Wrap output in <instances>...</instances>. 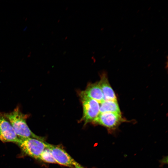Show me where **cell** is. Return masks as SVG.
<instances>
[{
	"instance_id": "cell-11",
	"label": "cell",
	"mask_w": 168,
	"mask_h": 168,
	"mask_svg": "<svg viewBox=\"0 0 168 168\" xmlns=\"http://www.w3.org/2000/svg\"><path fill=\"white\" fill-rule=\"evenodd\" d=\"M74 166L75 168H85L77 163L75 161L74 162Z\"/></svg>"
},
{
	"instance_id": "cell-5",
	"label": "cell",
	"mask_w": 168,
	"mask_h": 168,
	"mask_svg": "<svg viewBox=\"0 0 168 168\" xmlns=\"http://www.w3.org/2000/svg\"><path fill=\"white\" fill-rule=\"evenodd\" d=\"M47 147L50 150L57 164L71 168H74L75 161L61 147L48 143Z\"/></svg>"
},
{
	"instance_id": "cell-9",
	"label": "cell",
	"mask_w": 168,
	"mask_h": 168,
	"mask_svg": "<svg viewBox=\"0 0 168 168\" xmlns=\"http://www.w3.org/2000/svg\"><path fill=\"white\" fill-rule=\"evenodd\" d=\"M100 103V113L111 112L121 114L117 100H104Z\"/></svg>"
},
{
	"instance_id": "cell-3",
	"label": "cell",
	"mask_w": 168,
	"mask_h": 168,
	"mask_svg": "<svg viewBox=\"0 0 168 168\" xmlns=\"http://www.w3.org/2000/svg\"><path fill=\"white\" fill-rule=\"evenodd\" d=\"M80 95L83 107V115L81 120L85 124L93 123L100 113V103L86 97L81 92Z\"/></svg>"
},
{
	"instance_id": "cell-7",
	"label": "cell",
	"mask_w": 168,
	"mask_h": 168,
	"mask_svg": "<svg viewBox=\"0 0 168 168\" xmlns=\"http://www.w3.org/2000/svg\"><path fill=\"white\" fill-rule=\"evenodd\" d=\"M81 92L86 97L95 100L100 103L104 100V96L99 82L89 84L86 89Z\"/></svg>"
},
{
	"instance_id": "cell-8",
	"label": "cell",
	"mask_w": 168,
	"mask_h": 168,
	"mask_svg": "<svg viewBox=\"0 0 168 168\" xmlns=\"http://www.w3.org/2000/svg\"><path fill=\"white\" fill-rule=\"evenodd\" d=\"M99 82L104 96V100H117L115 94L110 86L105 73L101 75L100 79Z\"/></svg>"
},
{
	"instance_id": "cell-4",
	"label": "cell",
	"mask_w": 168,
	"mask_h": 168,
	"mask_svg": "<svg viewBox=\"0 0 168 168\" xmlns=\"http://www.w3.org/2000/svg\"><path fill=\"white\" fill-rule=\"evenodd\" d=\"M123 121L120 114L105 112L100 113L93 123L103 126L111 131L115 130Z\"/></svg>"
},
{
	"instance_id": "cell-6",
	"label": "cell",
	"mask_w": 168,
	"mask_h": 168,
	"mask_svg": "<svg viewBox=\"0 0 168 168\" xmlns=\"http://www.w3.org/2000/svg\"><path fill=\"white\" fill-rule=\"evenodd\" d=\"M18 139L9 121L2 113H0V140L3 142L16 143Z\"/></svg>"
},
{
	"instance_id": "cell-2",
	"label": "cell",
	"mask_w": 168,
	"mask_h": 168,
	"mask_svg": "<svg viewBox=\"0 0 168 168\" xmlns=\"http://www.w3.org/2000/svg\"><path fill=\"white\" fill-rule=\"evenodd\" d=\"M16 143L26 155L38 159L44 149L47 147L48 143L43 139L27 138H19Z\"/></svg>"
},
{
	"instance_id": "cell-1",
	"label": "cell",
	"mask_w": 168,
	"mask_h": 168,
	"mask_svg": "<svg viewBox=\"0 0 168 168\" xmlns=\"http://www.w3.org/2000/svg\"><path fill=\"white\" fill-rule=\"evenodd\" d=\"M2 114L10 122L19 138H32L43 139L30 130L26 123L29 115L22 113L19 107L10 112Z\"/></svg>"
},
{
	"instance_id": "cell-10",
	"label": "cell",
	"mask_w": 168,
	"mask_h": 168,
	"mask_svg": "<svg viewBox=\"0 0 168 168\" xmlns=\"http://www.w3.org/2000/svg\"><path fill=\"white\" fill-rule=\"evenodd\" d=\"M38 159L46 163H56L50 150L48 147H47L44 149Z\"/></svg>"
}]
</instances>
